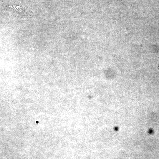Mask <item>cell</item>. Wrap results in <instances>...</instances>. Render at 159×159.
Listing matches in <instances>:
<instances>
[{
  "label": "cell",
  "instance_id": "obj_1",
  "mask_svg": "<svg viewBox=\"0 0 159 159\" xmlns=\"http://www.w3.org/2000/svg\"><path fill=\"white\" fill-rule=\"evenodd\" d=\"M38 122H38V121H36V123H38Z\"/></svg>",
  "mask_w": 159,
  "mask_h": 159
}]
</instances>
